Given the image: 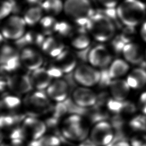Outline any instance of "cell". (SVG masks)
<instances>
[{"instance_id":"cell-1","label":"cell","mask_w":146,"mask_h":146,"mask_svg":"<svg viewBox=\"0 0 146 146\" xmlns=\"http://www.w3.org/2000/svg\"><path fill=\"white\" fill-rule=\"evenodd\" d=\"M121 22L127 26L135 27L145 17L146 6L140 0H124L116 9Z\"/></svg>"},{"instance_id":"cell-2","label":"cell","mask_w":146,"mask_h":146,"mask_svg":"<svg viewBox=\"0 0 146 146\" xmlns=\"http://www.w3.org/2000/svg\"><path fill=\"white\" fill-rule=\"evenodd\" d=\"M115 25L104 14L99 12L94 13L86 25L89 31L96 40L104 42L111 39L114 35Z\"/></svg>"},{"instance_id":"cell-3","label":"cell","mask_w":146,"mask_h":146,"mask_svg":"<svg viewBox=\"0 0 146 146\" xmlns=\"http://www.w3.org/2000/svg\"><path fill=\"white\" fill-rule=\"evenodd\" d=\"M63 10L66 14L80 27H86L95 13L90 0H66Z\"/></svg>"},{"instance_id":"cell-4","label":"cell","mask_w":146,"mask_h":146,"mask_svg":"<svg viewBox=\"0 0 146 146\" xmlns=\"http://www.w3.org/2000/svg\"><path fill=\"white\" fill-rule=\"evenodd\" d=\"M64 136L72 140H84L87 133L88 129L86 126L82 116L72 114L67 117L63 128Z\"/></svg>"},{"instance_id":"cell-5","label":"cell","mask_w":146,"mask_h":146,"mask_svg":"<svg viewBox=\"0 0 146 146\" xmlns=\"http://www.w3.org/2000/svg\"><path fill=\"white\" fill-rule=\"evenodd\" d=\"M26 25L23 18L12 15L4 22L2 26L1 35L5 39L17 40L25 34Z\"/></svg>"},{"instance_id":"cell-6","label":"cell","mask_w":146,"mask_h":146,"mask_svg":"<svg viewBox=\"0 0 146 146\" xmlns=\"http://www.w3.org/2000/svg\"><path fill=\"white\" fill-rule=\"evenodd\" d=\"M114 136L115 131L111 123L106 120L96 123L91 132V140L98 146H107Z\"/></svg>"},{"instance_id":"cell-7","label":"cell","mask_w":146,"mask_h":146,"mask_svg":"<svg viewBox=\"0 0 146 146\" xmlns=\"http://www.w3.org/2000/svg\"><path fill=\"white\" fill-rule=\"evenodd\" d=\"M75 82L84 87H91L98 84L100 71L92 66L82 64L76 67L73 74Z\"/></svg>"},{"instance_id":"cell-8","label":"cell","mask_w":146,"mask_h":146,"mask_svg":"<svg viewBox=\"0 0 146 146\" xmlns=\"http://www.w3.org/2000/svg\"><path fill=\"white\" fill-rule=\"evenodd\" d=\"M1 66L2 71L10 72L17 70L20 66V54L9 45H4L1 52Z\"/></svg>"},{"instance_id":"cell-9","label":"cell","mask_w":146,"mask_h":146,"mask_svg":"<svg viewBox=\"0 0 146 146\" xmlns=\"http://www.w3.org/2000/svg\"><path fill=\"white\" fill-rule=\"evenodd\" d=\"M7 86L15 94H23L30 92L33 85L29 76L23 74H14L6 79Z\"/></svg>"},{"instance_id":"cell-10","label":"cell","mask_w":146,"mask_h":146,"mask_svg":"<svg viewBox=\"0 0 146 146\" xmlns=\"http://www.w3.org/2000/svg\"><path fill=\"white\" fill-rule=\"evenodd\" d=\"M111 55L108 49L103 45L99 44L90 49L88 62L94 67L106 68L111 60Z\"/></svg>"},{"instance_id":"cell-11","label":"cell","mask_w":146,"mask_h":146,"mask_svg":"<svg viewBox=\"0 0 146 146\" xmlns=\"http://www.w3.org/2000/svg\"><path fill=\"white\" fill-rule=\"evenodd\" d=\"M49 97L41 90L35 91L28 96L26 100L27 107L34 113L46 112L50 109Z\"/></svg>"},{"instance_id":"cell-12","label":"cell","mask_w":146,"mask_h":146,"mask_svg":"<svg viewBox=\"0 0 146 146\" xmlns=\"http://www.w3.org/2000/svg\"><path fill=\"white\" fill-rule=\"evenodd\" d=\"M70 85L65 79H57L52 82L46 88L49 98L57 102H64L68 96Z\"/></svg>"},{"instance_id":"cell-13","label":"cell","mask_w":146,"mask_h":146,"mask_svg":"<svg viewBox=\"0 0 146 146\" xmlns=\"http://www.w3.org/2000/svg\"><path fill=\"white\" fill-rule=\"evenodd\" d=\"M20 59L22 64L31 71L41 67L43 62L41 54L30 47L22 48L20 53Z\"/></svg>"},{"instance_id":"cell-14","label":"cell","mask_w":146,"mask_h":146,"mask_svg":"<svg viewBox=\"0 0 146 146\" xmlns=\"http://www.w3.org/2000/svg\"><path fill=\"white\" fill-rule=\"evenodd\" d=\"M72 99L80 107H92L96 104L97 95L86 87H79L73 91Z\"/></svg>"},{"instance_id":"cell-15","label":"cell","mask_w":146,"mask_h":146,"mask_svg":"<svg viewBox=\"0 0 146 146\" xmlns=\"http://www.w3.org/2000/svg\"><path fill=\"white\" fill-rule=\"evenodd\" d=\"M22 127L26 133H30L33 140H37L43 136L47 128L46 123L33 116L25 117Z\"/></svg>"},{"instance_id":"cell-16","label":"cell","mask_w":146,"mask_h":146,"mask_svg":"<svg viewBox=\"0 0 146 146\" xmlns=\"http://www.w3.org/2000/svg\"><path fill=\"white\" fill-rule=\"evenodd\" d=\"M54 64L56 66L63 74L71 73L75 69L77 64L76 55L67 50H64L55 58Z\"/></svg>"},{"instance_id":"cell-17","label":"cell","mask_w":146,"mask_h":146,"mask_svg":"<svg viewBox=\"0 0 146 146\" xmlns=\"http://www.w3.org/2000/svg\"><path fill=\"white\" fill-rule=\"evenodd\" d=\"M30 78L33 87L41 91L48 87L53 78L48 69L43 67L32 71Z\"/></svg>"},{"instance_id":"cell-18","label":"cell","mask_w":146,"mask_h":146,"mask_svg":"<svg viewBox=\"0 0 146 146\" xmlns=\"http://www.w3.org/2000/svg\"><path fill=\"white\" fill-rule=\"evenodd\" d=\"M107 107L110 112L117 115L132 114L136 110V107L132 102L119 101L113 98L107 100Z\"/></svg>"},{"instance_id":"cell-19","label":"cell","mask_w":146,"mask_h":146,"mask_svg":"<svg viewBox=\"0 0 146 146\" xmlns=\"http://www.w3.org/2000/svg\"><path fill=\"white\" fill-rule=\"evenodd\" d=\"M109 87L112 98L119 101H124L129 92L130 87L127 80L118 79L112 80Z\"/></svg>"},{"instance_id":"cell-20","label":"cell","mask_w":146,"mask_h":146,"mask_svg":"<svg viewBox=\"0 0 146 146\" xmlns=\"http://www.w3.org/2000/svg\"><path fill=\"white\" fill-rule=\"evenodd\" d=\"M41 48L44 53L52 58H56L65 50L63 43L59 39L53 36L46 38Z\"/></svg>"},{"instance_id":"cell-21","label":"cell","mask_w":146,"mask_h":146,"mask_svg":"<svg viewBox=\"0 0 146 146\" xmlns=\"http://www.w3.org/2000/svg\"><path fill=\"white\" fill-rule=\"evenodd\" d=\"M122 53L125 59L131 63L140 64L143 61L141 50L139 45L136 43H127L124 46Z\"/></svg>"},{"instance_id":"cell-22","label":"cell","mask_w":146,"mask_h":146,"mask_svg":"<svg viewBox=\"0 0 146 146\" xmlns=\"http://www.w3.org/2000/svg\"><path fill=\"white\" fill-rule=\"evenodd\" d=\"M127 82L132 88H142L146 84V70L141 67L133 70L128 76Z\"/></svg>"},{"instance_id":"cell-23","label":"cell","mask_w":146,"mask_h":146,"mask_svg":"<svg viewBox=\"0 0 146 146\" xmlns=\"http://www.w3.org/2000/svg\"><path fill=\"white\" fill-rule=\"evenodd\" d=\"M85 27H80L78 30V33L73 35L71 43L72 46L78 50L86 49L89 47L90 39L86 34Z\"/></svg>"},{"instance_id":"cell-24","label":"cell","mask_w":146,"mask_h":146,"mask_svg":"<svg viewBox=\"0 0 146 146\" xmlns=\"http://www.w3.org/2000/svg\"><path fill=\"white\" fill-rule=\"evenodd\" d=\"M108 70L110 76L112 79H117L127 72L129 65L123 59H117L112 62Z\"/></svg>"},{"instance_id":"cell-25","label":"cell","mask_w":146,"mask_h":146,"mask_svg":"<svg viewBox=\"0 0 146 146\" xmlns=\"http://www.w3.org/2000/svg\"><path fill=\"white\" fill-rule=\"evenodd\" d=\"M43 11L41 6L34 5L28 7L25 11L23 16V19L26 25L33 26L39 22L42 19Z\"/></svg>"},{"instance_id":"cell-26","label":"cell","mask_w":146,"mask_h":146,"mask_svg":"<svg viewBox=\"0 0 146 146\" xmlns=\"http://www.w3.org/2000/svg\"><path fill=\"white\" fill-rule=\"evenodd\" d=\"M40 6L43 11L52 16L61 13L64 7V3L62 0H44Z\"/></svg>"},{"instance_id":"cell-27","label":"cell","mask_w":146,"mask_h":146,"mask_svg":"<svg viewBox=\"0 0 146 146\" xmlns=\"http://www.w3.org/2000/svg\"><path fill=\"white\" fill-rule=\"evenodd\" d=\"M58 22L51 15L42 18L39 21L41 29L45 35H51L56 33V27Z\"/></svg>"},{"instance_id":"cell-28","label":"cell","mask_w":146,"mask_h":146,"mask_svg":"<svg viewBox=\"0 0 146 146\" xmlns=\"http://www.w3.org/2000/svg\"><path fill=\"white\" fill-rule=\"evenodd\" d=\"M131 129L137 132L146 131V115H137L133 117L129 122Z\"/></svg>"},{"instance_id":"cell-29","label":"cell","mask_w":146,"mask_h":146,"mask_svg":"<svg viewBox=\"0 0 146 146\" xmlns=\"http://www.w3.org/2000/svg\"><path fill=\"white\" fill-rule=\"evenodd\" d=\"M26 135L27 133L23 127L14 128L10 135V139L12 144L14 146L21 145L25 139Z\"/></svg>"},{"instance_id":"cell-30","label":"cell","mask_w":146,"mask_h":146,"mask_svg":"<svg viewBox=\"0 0 146 146\" xmlns=\"http://www.w3.org/2000/svg\"><path fill=\"white\" fill-rule=\"evenodd\" d=\"M20 104V99L18 97L13 95L5 96L1 101V107L9 110L17 109L19 107Z\"/></svg>"},{"instance_id":"cell-31","label":"cell","mask_w":146,"mask_h":146,"mask_svg":"<svg viewBox=\"0 0 146 146\" xmlns=\"http://www.w3.org/2000/svg\"><path fill=\"white\" fill-rule=\"evenodd\" d=\"M23 119V117L19 115H2L1 117V127L2 128L12 127L21 121Z\"/></svg>"},{"instance_id":"cell-32","label":"cell","mask_w":146,"mask_h":146,"mask_svg":"<svg viewBox=\"0 0 146 146\" xmlns=\"http://www.w3.org/2000/svg\"><path fill=\"white\" fill-rule=\"evenodd\" d=\"M129 42L124 36L120 34L116 36L111 42L112 48L116 54H120L123 52L124 46Z\"/></svg>"},{"instance_id":"cell-33","label":"cell","mask_w":146,"mask_h":146,"mask_svg":"<svg viewBox=\"0 0 146 146\" xmlns=\"http://www.w3.org/2000/svg\"><path fill=\"white\" fill-rule=\"evenodd\" d=\"M14 9V3L13 0H3L1 5L0 17L3 19L7 17Z\"/></svg>"},{"instance_id":"cell-34","label":"cell","mask_w":146,"mask_h":146,"mask_svg":"<svg viewBox=\"0 0 146 146\" xmlns=\"http://www.w3.org/2000/svg\"><path fill=\"white\" fill-rule=\"evenodd\" d=\"M42 146H60L61 140L57 136L47 135L40 138Z\"/></svg>"},{"instance_id":"cell-35","label":"cell","mask_w":146,"mask_h":146,"mask_svg":"<svg viewBox=\"0 0 146 146\" xmlns=\"http://www.w3.org/2000/svg\"><path fill=\"white\" fill-rule=\"evenodd\" d=\"M72 31V26L66 22H58L56 27V33L63 36H68Z\"/></svg>"},{"instance_id":"cell-36","label":"cell","mask_w":146,"mask_h":146,"mask_svg":"<svg viewBox=\"0 0 146 146\" xmlns=\"http://www.w3.org/2000/svg\"><path fill=\"white\" fill-rule=\"evenodd\" d=\"M107 146H131L123 133H115L112 141Z\"/></svg>"},{"instance_id":"cell-37","label":"cell","mask_w":146,"mask_h":146,"mask_svg":"<svg viewBox=\"0 0 146 146\" xmlns=\"http://www.w3.org/2000/svg\"><path fill=\"white\" fill-rule=\"evenodd\" d=\"M112 79L110 76L108 68H102L100 71V76L98 84L102 88L110 86L112 80Z\"/></svg>"},{"instance_id":"cell-38","label":"cell","mask_w":146,"mask_h":146,"mask_svg":"<svg viewBox=\"0 0 146 146\" xmlns=\"http://www.w3.org/2000/svg\"><path fill=\"white\" fill-rule=\"evenodd\" d=\"M67 112V108L64 102H58V103L54 108L52 116L58 119H59V118L64 116Z\"/></svg>"},{"instance_id":"cell-39","label":"cell","mask_w":146,"mask_h":146,"mask_svg":"<svg viewBox=\"0 0 146 146\" xmlns=\"http://www.w3.org/2000/svg\"><path fill=\"white\" fill-rule=\"evenodd\" d=\"M131 146H146V134L139 133L131 140Z\"/></svg>"},{"instance_id":"cell-40","label":"cell","mask_w":146,"mask_h":146,"mask_svg":"<svg viewBox=\"0 0 146 146\" xmlns=\"http://www.w3.org/2000/svg\"><path fill=\"white\" fill-rule=\"evenodd\" d=\"M104 8H115L119 5L120 0H98Z\"/></svg>"},{"instance_id":"cell-41","label":"cell","mask_w":146,"mask_h":146,"mask_svg":"<svg viewBox=\"0 0 146 146\" xmlns=\"http://www.w3.org/2000/svg\"><path fill=\"white\" fill-rule=\"evenodd\" d=\"M79 146H98L91 139H85L80 144Z\"/></svg>"},{"instance_id":"cell-42","label":"cell","mask_w":146,"mask_h":146,"mask_svg":"<svg viewBox=\"0 0 146 146\" xmlns=\"http://www.w3.org/2000/svg\"><path fill=\"white\" fill-rule=\"evenodd\" d=\"M141 36L143 39L146 42V22L143 23L140 30Z\"/></svg>"},{"instance_id":"cell-43","label":"cell","mask_w":146,"mask_h":146,"mask_svg":"<svg viewBox=\"0 0 146 146\" xmlns=\"http://www.w3.org/2000/svg\"><path fill=\"white\" fill-rule=\"evenodd\" d=\"M145 104H146V92H144L141 95L140 97L139 106L145 105Z\"/></svg>"},{"instance_id":"cell-44","label":"cell","mask_w":146,"mask_h":146,"mask_svg":"<svg viewBox=\"0 0 146 146\" xmlns=\"http://www.w3.org/2000/svg\"><path fill=\"white\" fill-rule=\"evenodd\" d=\"M28 146H42L40 139L37 140H33L29 144Z\"/></svg>"},{"instance_id":"cell-45","label":"cell","mask_w":146,"mask_h":146,"mask_svg":"<svg viewBox=\"0 0 146 146\" xmlns=\"http://www.w3.org/2000/svg\"><path fill=\"white\" fill-rule=\"evenodd\" d=\"M35 1H37L38 2H41V3H42V2L43 1H44V0H35Z\"/></svg>"},{"instance_id":"cell-46","label":"cell","mask_w":146,"mask_h":146,"mask_svg":"<svg viewBox=\"0 0 146 146\" xmlns=\"http://www.w3.org/2000/svg\"><path fill=\"white\" fill-rule=\"evenodd\" d=\"M145 55H146V54H145Z\"/></svg>"}]
</instances>
